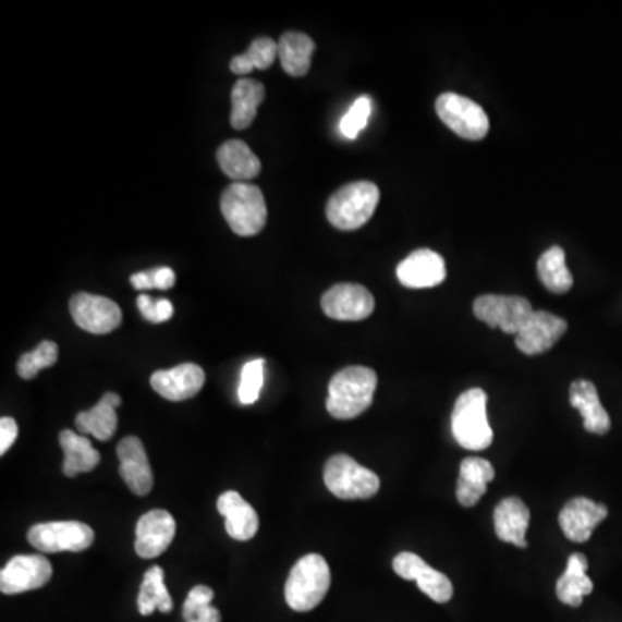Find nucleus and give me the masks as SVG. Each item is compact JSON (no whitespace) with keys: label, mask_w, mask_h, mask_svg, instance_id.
<instances>
[{"label":"nucleus","mask_w":622,"mask_h":622,"mask_svg":"<svg viewBox=\"0 0 622 622\" xmlns=\"http://www.w3.org/2000/svg\"><path fill=\"white\" fill-rule=\"evenodd\" d=\"M377 388V374L368 367L339 370L329 385L327 412L339 420H351L370 408Z\"/></svg>","instance_id":"obj_1"},{"label":"nucleus","mask_w":622,"mask_h":622,"mask_svg":"<svg viewBox=\"0 0 622 622\" xmlns=\"http://www.w3.org/2000/svg\"><path fill=\"white\" fill-rule=\"evenodd\" d=\"M451 432L465 450L480 451L493 443V429L488 420V394L473 388L460 394L451 414Z\"/></svg>","instance_id":"obj_2"},{"label":"nucleus","mask_w":622,"mask_h":622,"mask_svg":"<svg viewBox=\"0 0 622 622\" xmlns=\"http://www.w3.org/2000/svg\"><path fill=\"white\" fill-rule=\"evenodd\" d=\"M330 588V569L318 553L297 560L285 583V601L296 612H309L322 603Z\"/></svg>","instance_id":"obj_3"},{"label":"nucleus","mask_w":622,"mask_h":622,"mask_svg":"<svg viewBox=\"0 0 622 622\" xmlns=\"http://www.w3.org/2000/svg\"><path fill=\"white\" fill-rule=\"evenodd\" d=\"M379 187L373 182H353L338 188L327 203V218L339 230H358L373 218L379 205Z\"/></svg>","instance_id":"obj_4"},{"label":"nucleus","mask_w":622,"mask_h":622,"mask_svg":"<svg viewBox=\"0 0 622 622\" xmlns=\"http://www.w3.org/2000/svg\"><path fill=\"white\" fill-rule=\"evenodd\" d=\"M222 214L230 229L241 237L256 235L267 225V203L256 185L235 182L222 194Z\"/></svg>","instance_id":"obj_5"},{"label":"nucleus","mask_w":622,"mask_h":622,"mask_svg":"<svg viewBox=\"0 0 622 622\" xmlns=\"http://www.w3.org/2000/svg\"><path fill=\"white\" fill-rule=\"evenodd\" d=\"M330 493L341 500H368L380 488L379 476L347 455H334L324 467Z\"/></svg>","instance_id":"obj_6"},{"label":"nucleus","mask_w":622,"mask_h":622,"mask_svg":"<svg viewBox=\"0 0 622 622\" xmlns=\"http://www.w3.org/2000/svg\"><path fill=\"white\" fill-rule=\"evenodd\" d=\"M436 113L441 122L467 141H480L489 132V118L485 109L468 97L447 93L436 100Z\"/></svg>","instance_id":"obj_7"},{"label":"nucleus","mask_w":622,"mask_h":622,"mask_svg":"<svg viewBox=\"0 0 622 622\" xmlns=\"http://www.w3.org/2000/svg\"><path fill=\"white\" fill-rule=\"evenodd\" d=\"M535 309L529 301L523 296H498V294H485L474 301V315L480 322L491 329H501L505 334L517 336L533 317Z\"/></svg>","instance_id":"obj_8"},{"label":"nucleus","mask_w":622,"mask_h":622,"mask_svg":"<svg viewBox=\"0 0 622 622\" xmlns=\"http://www.w3.org/2000/svg\"><path fill=\"white\" fill-rule=\"evenodd\" d=\"M94 536L93 527L78 521L35 524L28 530L29 545L44 553L87 550L94 544Z\"/></svg>","instance_id":"obj_9"},{"label":"nucleus","mask_w":622,"mask_h":622,"mask_svg":"<svg viewBox=\"0 0 622 622\" xmlns=\"http://www.w3.org/2000/svg\"><path fill=\"white\" fill-rule=\"evenodd\" d=\"M70 312L80 329L90 334H109L122 324V309L105 296L76 293L70 301Z\"/></svg>","instance_id":"obj_10"},{"label":"nucleus","mask_w":622,"mask_h":622,"mask_svg":"<svg viewBox=\"0 0 622 622\" xmlns=\"http://www.w3.org/2000/svg\"><path fill=\"white\" fill-rule=\"evenodd\" d=\"M376 300L359 284H336L322 296L324 314L341 322H359L370 317Z\"/></svg>","instance_id":"obj_11"},{"label":"nucleus","mask_w":622,"mask_h":622,"mask_svg":"<svg viewBox=\"0 0 622 622\" xmlns=\"http://www.w3.org/2000/svg\"><path fill=\"white\" fill-rule=\"evenodd\" d=\"M52 577V565L44 556H16L0 573V589L4 595H20L42 588Z\"/></svg>","instance_id":"obj_12"},{"label":"nucleus","mask_w":622,"mask_h":622,"mask_svg":"<svg viewBox=\"0 0 622 622\" xmlns=\"http://www.w3.org/2000/svg\"><path fill=\"white\" fill-rule=\"evenodd\" d=\"M394 573L406 581H415L418 589L436 603H447L453 598V585L448 576L430 568L426 560L412 551H401L393 560Z\"/></svg>","instance_id":"obj_13"},{"label":"nucleus","mask_w":622,"mask_h":622,"mask_svg":"<svg viewBox=\"0 0 622 622\" xmlns=\"http://www.w3.org/2000/svg\"><path fill=\"white\" fill-rule=\"evenodd\" d=\"M175 519L167 510H150L138 519L135 527V551L143 559L163 556L175 538Z\"/></svg>","instance_id":"obj_14"},{"label":"nucleus","mask_w":622,"mask_h":622,"mask_svg":"<svg viewBox=\"0 0 622 622\" xmlns=\"http://www.w3.org/2000/svg\"><path fill=\"white\" fill-rule=\"evenodd\" d=\"M565 332H568V322L564 318L548 312H535L526 326L515 336V346L523 351L524 355H541L556 346Z\"/></svg>","instance_id":"obj_15"},{"label":"nucleus","mask_w":622,"mask_h":622,"mask_svg":"<svg viewBox=\"0 0 622 622\" xmlns=\"http://www.w3.org/2000/svg\"><path fill=\"white\" fill-rule=\"evenodd\" d=\"M609 510L603 503H595L589 498L577 497L569 500L560 512L559 524L565 538L574 544H585L594 535L595 527L606 521Z\"/></svg>","instance_id":"obj_16"},{"label":"nucleus","mask_w":622,"mask_h":622,"mask_svg":"<svg viewBox=\"0 0 622 622\" xmlns=\"http://www.w3.org/2000/svg\"><path fill=\"white\" fill-rule=\"evenodd\" d=\"M397 276L405 288H436L447 279V264L435 251L417 249L398 265Z\"/></svg>","instance_id":"obj_17"},{"label":"nucleus","mask_w":622,"mask_h":622,"mask_svg":"<svg viewBox=\"0 0 622 622\" xmlns=\"http://www.w3.org/2000/svg\"><path fill=\"white\" fill-rule=\"evenodd\" d=\"M118 459H120V474L123 480L135 495L146 497L150 493L155 477L153 468L147 459L146 448L137 436H126L120 441L117 448Z\"/></svg>","instance_id":"obj_18"},{"label":"nucleus","mask_w":622,"mask_h":622,"mask_svg":"<svg viewBox=\"0 0 622 622\" xmlns=\"http://www.w3.org/2000/svg\"><path fill=\"white\" fill-rule=\"evenodd\" d=\"M205 370L196 364L158 370L150 376V386L159 397L170 401H185L196 397L205 386Z\"/></svg>","instance_id":"obj_19"},{"label":"nucleus","mask_w":622,"mask_h":622,"mask_svg":"<svg viewBox=\"0 0 622 622\" xmlns=\"http://www.w3.org/2000/svg\"><path fill=\"white\" fill-rule=\"evenodd\" d=\"M493 521L498 539L517 548H527L526 533L530 512L521 498L509 497L501 500L495 509Z\"/></svg>","instance_id":"obj_20"},{"label":"nucleus","mask_w":622,"mask_h":622,"mask_svg":"<svg viewBox=\"0 0 622 622\" xmlns=\"http://www.w3.org/2000/svg\"><path fill=\"white\" fill-rule=\"evenodd\" d=\"M218 512L225 517L230 538L247 541L258 533L259 519L256 510L237 491H225L218 498Z\"/></svg>","instance_id":"obj_21"},{"label":"nucleus","mask_w":622,"mask_h":622,"mask_svg":"<svg viewBox=\"0 0 622 622\" xmlns=\"http://www.w3.org/2000/svg\"><path fill=\"white\" fill-rule=\"evenodd\" d=\"M495 467L480 456H468L460 464L459 483H456V500L465 509L479 503L485 497L489 483H493Z\"/></svg>","instance_id":"obj_22"},{"label":"nucleus","mask_w":622,"mask_h":622,"mask_svg":"<svg viewBox=\"0 0 622 622\" xmlns=\"http://www.w3.org/2000/svg\"><path fill=\"white\" fill-rule=\"evenodd\" d=\"M571 405L580 412L585 420V429L591 435L603 436L610 430V417L600 403L597 388L589 380H574L569 391Z\"/></svg>","instance_id":"obj_23"},{"label":"nucleus","mask_w":622,"mask_h":622,"mask_svg":"<svg viewBox=\"0 0 622 622\" xmlns=\"http://www.w3.org/2000/svg\"><path fill=\"white\" fill-rule=\"evenodd\" d=\"M120 405H122V398L118 397L117 393H106L94 408L80 412L76 415V429L82 435H90L99 441H108L117 432V408Z\"/></svg>","instance_id":"obj_24"},{"label":"nucleus","mask_w":622,"mask_h":622,"mask_svg":"<svg viewBox=\"0 0 622 622\" xmlns=\"http://www.w3.org/2000/svg\"><path fill=\"white\" fill-rule=\"evenodd\" d=\"M588 559L583 553L569 557L565 573L557 581V597L569 607H581L583 598L594 591V581L589 580Z\"/></svg>","instance_id":"obj_25"},{"label":"nucleus","mask_w":622,"mask_h":622,"mask_svg":"<svg viewBox=\"0 0 622 622\" xmlns=\"http://www.w3.org/2000/svg\"><path fill=\"white\" fill-rule=\"evenodd\" d=\"M59 444L64 451V476L75 477L78 474L90 473L99 465V451L84 435H76L70 429L63 430L59 435Z\"/></svg>","instance_id":"obj_26"},{"label":"nucleus","mask_w":622,"mask_h":622,"mask_svg":"<svg viewBox=\"0 0 622 622\" xmlns=\"http://www.w3.org/2000/svg\"><path fill=\"white\" fill-rule=\"evenodd\" d=\"M218 164L235 182L255 179L261 172L258 156L243 141H229L217 153Z\"/></svg>","instance_id":"obj_27"},{"label":"nucleus","mask_w":622,"mask_h":622,"mask_svg":"<svg viewBox=\"0 0 622 622\" xmlns=\"http://www.w3.org/2000/svg\"><path fill=\"white\" fill-rule=\"evenodd\" d=\"M265 99V85L253 78H241L232 88L230 123L235 130H244L255 122L258 108Z\"/></svg>","instance_id":"obj_28"},{"label":"nucleus","mask_w":622,"mask_h":622,"mask_svg":"<svg viewBox=\"0 0 622 622\" xmlns=\"http://www.w3.org/2000/svg\"><path fill=\"white\" fill-rule=\"evenodd\" d=\"M315 42L301 32H288L279 40L280 66L289 76L300 78L309 72Z\"/></svg>","instance_id":"obj_29"},{"label":"nucleus","mask_w":622,"mask_h":622,"mask_svg":"<svg viewBox=\"0 0 622 622\" xmlns=\"http://www.w3.org/2000/svg\"><path fill=\"white\" fill-rule=\"evenodd\" d=\"M538 277L550 293L565 294L571 291L574 279L565 265V251L562 247H550L539 256Z\"/></svg>","instance_id":"obj_30"},{"label":"nucleus","mask_w":622,"mask_h":622,"mask_svg":"<svg viewBox=\"0 0 622 622\" xmlns=\"http://www.w3.org/2000/svg\"><path fill=\"white\" fill-rule=\"evenodd\" d=\"M138 612L150 615L155 610L168 614L173 609V600L164 585V571L155 565L144 574L143 585L137 598Z\"/></svg>","instance_id":"obj_31"},{"label":"nucleus","mask_w":622,"mask_h":622,"mask_svg":"<svg viewBox=\"0 0 622 622\" xmlns=\"http://www.w3.org/2000/svg\"><path fill=\"white\" fill-rule=\"evenodd\" d=\"M279 58V44L272 38L259 37L251 42L244 54L235 56L230 61V70L235 75H249L253 70H268Z\"/></svg>","instance_id":"obj_32"},{"label":"nucleus","mask_w":622,"mask_h":622,"mask_svg":"<svg viewBox=\"0 0 622 622\" xmlns=\"http://www.w3.org/2000/svg\"><path fill=\"white\" fill-rule=\"evenodd\" d=\"M214 589L208 586H196L191 589L184 603L185 622H222L220 610L211 607Z\"/></svg>","instance_id":"obj_33"},{"label":"nucleus","mask_w":622,"mask_h":622,"mask_svg":"<svg viewBox=\"0 0 622 622\" xmlns=\"http://www.w3.org/2000/svg\"><path fill=\"white\" fill-rule=\"evenodd\" d=\"M59 347L54 341H42L37 350L29 351L17 359V376L25 380H32L44 368L52 367L58 362Z\"/></svg>","instance_id":"obj_34"},{"label":"nucleus","mask_w":622,"mask_h":622,"mask_svg":"<svg viewBox=\"0 0 622 622\" xmlns=\"http://www.w3.org/2000/svg\"><path fill=\"white\" fill-rule=\"evenodd\" d=\"M265 382V359H251L243 367L241 373V385H239V401L243 405H253L261 393Z\"/></svg>","instance_id":"obj_35"},{"label":"nucleus","mask_w":622,"mask_h":622,"mask_svg":"<svg viewBox=\"0 0 622 622\" xmlns=\"http://www.w3.org/2000/svg\"><path fill=\"white\" fill-rule=\"evenodd\" d=\"M370 111H373V100H370V97L362 96L359 99H356L353 106H351L350 111H347L343 120H341V125H339L341 134L346 138H351V141L358 137L359 132L367 126Z\"/></svg>","instance_id":"obj_36"},{"label":"nucleus","mask_w":622,"mask_h":622,"mask_svg":"<svg viewBox=\"0 0 622 622\" xmlns=\"http://www.w3.org/2000/svg\"><path fill=\"white\" fill-rule=\"evenodd\" d=\"M17 438V424L14 418L2 417L0 420V455H5V451L13 447Z\"/></svg>","instance_id":"obj_37"},{"label":"nucleus","mask_w":622,"mask_h":622,"mask_svg":"<svg viewBox=\"0 0 622 622\" xmlns=\"http://www.w3.org/2000/svg\"><path fill=\"white\" fill-rule=\"evenodd\" d=\"M150 277H153V284H155V289L168 291V289H172L173 285H175L176 277L172 268H155V270L150 272Z\"/></svg>","instance_id":"obj_38"},{"label":"nucleus","mask_w":622,"mask_h":622,"mask_svg":"<svg viewBox=\"0 0 622 622\" xmlns=\"http://www.w3.org/2000/svg\"><path fill=\"white\" fill-rule=\"evenodd\" d=\"M138 312L143 314L147 322L159 324L158 315V300H153V297L147 296V294H141L137 297Z\"/></svg>","instance_id":"obj_39"},{"label":"nucleus","mask_w":622,"mask_h":622,"mask_svg":"<svg viewBox=\"0 0 622 622\" xmlns=\"http://www.w3.org/2000/svg\"><path fill=\"white\" fill-rule=\"evenodd\" d=\"M130 282H132V285H134L137 291H147V289H155L150 272L135 273V276L130 277Z\"/></svg>","instance_id":"obj_40"}]
</instances>
